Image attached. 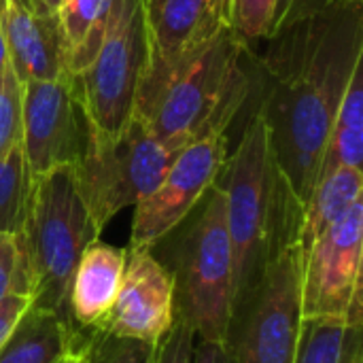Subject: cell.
Listing matches in <instances>:
<instances>
[{"label":"cell","mask_w":363,"mask_h":363,"mask_svg":"<svg viewBox=\"0 0 363 363\" xmlns=\"http://www.w3.org/2000/svg\"><path fill=\"white\" fill-rule=\"evenodd\" d=\"M32 300L23 296H6L0 300V347L6 342L11 332L15 330L21 315L30 308Z\"/></svg>","instance_id":"obj_28"},{"label":"cell","mask_w":363,"mask_h":363,"mask_svg":"<svg viewBox=\"0 0 363 363\" xmlns=\"http://www.w3.org/2000/svg\"><path fill=\"white\" fill-rule=\"evenodd\" d=\"M0 30L21 83L68 72L60 17L40 13L30 0H0Z\"/></svg>","instance_id":"obj_14"},{"label":"cell","mask_w":363,"mask_h":363,"mask_svg":"<svg viewBox=\"0 0 363 363\" xmlns=\"http://www.w3.org/2000/svg\"><path fill=\"white\" fill-rule=\"evenodd\" d=\"M113 9V0H64L60 28L66 47L68 72H81L94 57Z\"/></svg>","instance_id":"obj_19"},{"label":"cell","mask_w":363,"mask_h":363,"mask_svg":"<svg viewBox=\"0 0 363 363\" xmlns=\"http://www.w3.org/2000/svg\"><path fill=\"white\" fill-rule=\"evenodd\" d=\"M128 249L91 240L79 257L68 289V315L79 330L100 328L121 287Z\"/></svg>","instance_id":"obj_15"},{"label":"cell","mask_w":363,"mask_h":363,"mask_svg":"<svg viewBox=\"0 0 363 363\" xmlns=\"http://www.w3.org/2000/svg\"><path fill=\"white\" fill-rule=\"evenodd\" d=\"M21 143V81L13 72L0 81V157Z\"/></svg>","instance_id":"obj_25"},{"label":"cell","mask_w":363,"mask_h":363,"mask_svg":"<svg viewBox=\"0 0 363 363\" xmlns=\"http://www.w3.org/2000/svg\"><path fill=\"white\" fill-rule=\"evenodd\" d=\"M277 0H228V21L245 40H266L272 28Z\"/></svg>","instance_id":"obj_23"},{"label":"cell","mask_w":363,"mask_h":363,"mask_svg":"<svg viewBox=\"0 0 363 363\" xmlns=\"http://www.w3.org/2000/svg\"><path fill=\"white\" fill-rule=\"evenodd\" d=\"M15 238L32 272V304L70 319L72 272L85 247L100 238L72 166H60L34 179L26 221Z\"/></svg>","instance_id":"obj_5"},{"label":"cell","mask_w":363,"mask_h":363,"mask_svg":"<svg viewBox=\"0 0 363 363\" xmlns=\"http://www.w3.org/2000/svg\"><path fill=\"white\" fill-rule=\"evenodd\" d=\"M145 55L143 0H113L91 62L74 74L94 134L117 136L134 119Z\"/></svg>","instance_id":"obj_8"},{"label":"cell","mask_w":363,"mask_h":363,"mask_svg":"<svg viewBox=\"0 0 363 363\" xmlns=\"http://www.w3.org/2000/svg\"><path fill=\"white\" fill-rule=\"evenodd\" d=\"M194 363H232L228 345L221 340L196 338V357Z\"/></svg>","instance_id":"obj_29"},{"label":"cell","mask_w":363,"mask_h":363,"mask_svg":"<svg viewBox=\"0 0 363 363\" xmlns=\"http://www.w3.org/2000/svg\"><path fill=\"white\" fill-rule=\"evenodd\" d=\"M174 323V287L151 249H130L117 300L100 325L111 334L157 345Z\"/></svg>","instance_id":"obj_13"},{"label":"cell","mask_w":363,"mask_h":363,"mask_svg":"<svg viewBox=\"0 0 363 363\" xmlns=\"http://www.w3.org/2000/svg\"><path fill=\"white\" fill-rule=\"evenodd\" d=\"M30 2H32L40 13L60 17V9H62V2H64V0H30Z\"/></svg>","instance_id":"obj_30"},{"label":"cell","mask_w":363,"mask_h":363,"mask_svg":"<svg viewBox=\"0 0 363 363\" xmlns=\"http://www.w3.org/2000/svg\"><path fill=\"white\" fill-rule=\"evenodd\" d=\"M363 162V60L334 115L317 183L338 168H362Z\"/></svg>","instance_id":"obj_17"},{"label":"cell","mask_w":363,"mask_h":363,"mask_svg":"<svg viewBox=\"0 0 363 363\" xmlns=\"http://www.w3.org/2000/svg\"><path fill=\"white\" fill-rule=\"evenodd\" d=\"M79 355L81 363H155V345L94 328L83 336Z\"/></svg>","instance_id":"obj_22"},{"label":"cell","mask_w":363,"mask_h":363,"mask_svg":"<svg viewBox=\"0 0 363 363\" xmlns=\"http://www.w3.org/2000/svg\"><path fill=\"white\" fill-rule=\"evenodd\" d=\"M259 57L255 115L298 202H308L338 104L363 60V0L291 21Z\"/></svg>","instance_id":"obj_1"},{"label":"cell","mask_w":363,"mask_h":363,"mask_svg":"<svg viewBox=\"0 0 363 363\" xmlns=\"http://www.w3.org/2000/svg\"><path fill=\"white\" fill-rule=\"evenodd\" d=\"M79 353H81V351H79ZM72 363H81V355H79V357H77V359H74Z\"/></svg>","instance_id":"obj_32"},{"label":"cell","mask_w":363,"mask_h":363,"mask_svg":"<svg viewBox=\"0 0 363 363\" xmlns=\"http://www.w3.org/2000/svg\"><path fill=\"white\" fill-rule=\"evenodd\" d=\"M83 334L57 313L30 304L0 347V363H72Z\"/></svg>","instance_id":"obj_16"},{"label":"cell","mask_w":363,"mask_h":363,"mask_svg":"<svg viewBox=\"0 0 363 363\" xmlns=\"http://www.w3.org/2000/svg\"><path fill=\"white\" fill-rule=\"evenodd\" d=\"M149 249L172 279L174 315L198 338L225 342L234 306V253L219 183Z\"/></svg>","instance_id":"obj_3"},{"label":"cell","mask_w":363,"mask_h":363,"mask_svg":"<svg viewBox=\"0 0 363 363\" xmlns=\"http://www.w3.org/2000/svg\"><path fill=\"white\" fill-rule=\"evenodd\" d=\"M362 194V168H338L332 174L323 177L315 185L308 202L302 208V223L298 234L302 251H306L323 230H328L355 202H359Z\"/></svg>","instance_id":"obj_18"},{"label":"cell","mask_w":363,"mask_h":363,"mask_svg":"<svg viewBox=\"0 0 363 363\" xmlns=\"http://www.w3.org/2000/svg\"><path fill=\"white\" fill-rule=\"evenodd\" d=\"M143 19L147 55L134 115L230 26L228 0H143Z\"/></svg>","instance_id":"obj_10"},{"label":"cell","mask_w":363,"mask_h":363,"mask_svg":"<svg viewBox=\"0 0 363 363\" xmlns=\"http://www.w3.org/2000/svg\"><path fill=\"white\" fill-rule=\"evenodd\" d=\"M228 157V136L211 134L185 145L157 187L134 206L130 249H149L177 228L215 185Z\"/></svg>","instance_id":"obj_12"},{"label":"cell","mask_w":363,"mask_h":363,"mask_svg":"<svg viewBox=\"0 0 363 363\" xmlns=\"http://www.w3.org/2000/svg\"><path fill=\"white\" fill-rule=\"evenodd\" d=\"M225 194L234 253V306L255 285L266 264L298 240L302 204L281 172L264 121L253 115L217 177ZM232 306V311H234Z\"/></svg>","instance_id":"obj_2"},{"label":"cell","mask_w":363,"mask_h":363,"mask_svg":"<svg viewBox=\"0 0 363 363\" xmlns=\"http://www.w3.org/2000/svg\"><path fill=\"white\" fill-rule=\"evenodd\" d=\"M34 177L21 143L0 157V234H19L26 221Z\"/></svg>","instance_id":"obj_21"},{"label":"cell","mask_w":363,"mask_h":363,"mask_svg":"<svg viewBox=\"0 0 363 363\" xmlns=\"http://www.w3.org/2000/svg\"><path fill=\"white\" fill-rule=\"evenodd\" d=\"M362 332L340 319H304L294 363H363Z\"/></svg>","instance_id":"obj_20"},{"label":"cell","mask_w":363,"mask_h":363,"mask_svg":"<svg viewBox=\"0 0 363 363\" xmlns=\"http://www.w3.org/2000/svg\"><path fill=\"white\" fill-rule=\"evenodd\" d=\"M179 151L157 140L136 115L117 136L89 134L72 170L100 234L117 213L136 206L157 187Z\"/></svg>","instance_id":"obj_6"},{"label":"cell","mask_w":363,"mask_h":363,"mask_svg":"<svg viewBox=\"0 0 363 363\" xmlns=\"http://www.w3.org/2000/svg\"><path fill=\"white\" fill-rule=\"evenodd\" d=\"M302 253V319H340L363 325V200Z\"/></svg>","instance_id":"obj_9"},{"label":"cell","mask_w":363,"mask_h":363,"mask_svg":"<svg viewBox=\"0 0 363 363\" xmlns=\"http://www.w3.org/2000/svg\"><path fill=\"white\" fill-rule=\"evenodd\" d=\"M300 242L281 249L234 306L225 345L232 363H294L302 330Z\"/></svg>","instance_id":"obj_7"},{"label":"cell","mask_w":363,"mask_h":363,"mask_svg":"<svg viewBox=\"0 0 363 363\" xmlns=\"http://www.w3.org/2000/svg\"><path fill=\"white\" fill-rule=\"evenodd\" d=\"M23 296L34 302V281L13 234H0V300Z\"/></svg>","instance_id":"obj_24"},{"label":"cell","mask_w":363,"mask_h":363,"mask_svg":"<svg viewBox=\"0 0 363 363\" xmlns=\"http://www.w3.org/2000/svg\"><path fill=\"white\" fill-rule=\"evenodd\" d=\"M196 338L198 336L191 325L174 315L172 328L155 345V363H194Z\"/></svg>","instance_id":"obj_26"},{"label":"cell","mask_w":363,"mask_h":363,"mask_svg":"<svg viewBox=\"0 0 363 363\" xmlns=\"http://www.w3.org/2000/svg\"><path fill=\"white\" fill-rule=\"evenodd\" d=\"M91 125L72 72L21 83V147L34 179L74 166L89 140Z\"/></svg>","instance_id":"obj_11"},{"label":"cell","mask_w":363,"mask_h":363,"mask_svg":"<svg viewBox=\"0 0 363 363\" xmlns=\"http://www.w3.org/2000/svg\"><path fill=\"white\" fill-rule=\"evenodd\" d=\"M351 2H359V0H281L274 9L270 34L277 32L279 28L291 23V21L304 19L308 15H315V13H321V11L334 9V6L351 4Z\"/></svg>","instance_id":"obj_27"},{"label":"cell","mask_w":363,"mask_h":363,"mask_svg":"<svg viewBox=\"0 0 363 363\" xmlns=\"http://www.w3.org/2000/svg\"><path fill=\"white\" fill-rule=\"evenodd\" d=\"M9 68H11L9 49H6V40H4V36H2V30H0V81H2V77L6 74Z\"/></svg>","instance_id":"obj_31"},{"label":"cell","mask_w":363,"mask_h":363,"mask_svg":"<svg viewBox=\"0 0 363 363\" xmlns=\"http://www.w3.org/2000/svg\"><path fill=\"white\" fill-rule=\"evenodd\" d=\"M245 51L247 43L225 26L136 117L177 151L198 138L225 134L251 94V77L242 66Z\"/></svg>","instance_id":"obj_4"}]
</instances>
